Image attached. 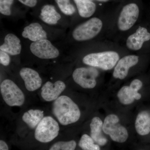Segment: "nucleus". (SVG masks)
I'll use <instances>...</instances> for the list:
<instances>
[{"label":"nucleus","mask_w":150,"mask_h":150,"mask_svg":"<svg viewBox=\"0 0 150 150\" xmlns=\"http://www.w3.org/2000/svg\"><path fill=\"white\" fill-rule=\"evenodd\" d=\"M103 123L99 117L95 116L92 118L89 127L90 136L95 142L100 146H103L107 144V139L102 133Z\"/></svg>","instance_id":"16"},{"label":"nucleus","mask_w":150,"mask_h":150,"mask_svg":"<svg viewBox=\"0 0 150 150\" xmlns=\"http://www.w3.org/2000/svg\"><path fill=\"white\" fill-rule=\"evenodd\" d=\"M150 40V33L146 28L140 26L136 32L129 35L126 41V47L132 51L142 48L145 42Z\"/></svg>","instance_id":"14"},{"label":"nucleus","mask_w":150,"mask_h":150,"mask_svg":"<svg viewBox=\"0 0 150 150\" xmlns=\"http://www.w3.org/2000/svg\"><path fill=\"white\" fill-rule=\"evenodd\" d=\"M46 105L49 112L64 131L78 123L82 116L79 106L67 91L54 102Z\"/></svg>","instance_id":"2"},{"label":"nucleus","mask_w":150,"mask_h":150,"mask_svg":"<svg viewBox=\"0 0 150 150\" xmlns=\"http://www.w3.org/2000/svg\"><path fill=\"white\" fill-rule=\"evenodd\" d=\"M19 74L23 81L27 94L30 97L37 95L43 84L39 73L32 68L23 67L20 70Z\"/></svg>","instance_id":"11"},{"label":"nucleus","mask_w":150,"mask_h":150,"mask_svg":"<svg viewBox=\"0 0 150 150\" xmlns=\"http://www.w3.org/2000/svg\"><path fill=\"white\" fill-rule=\"evenodd\" d=\"M140 13L139 5L137 1L126 2L121 8L117 20L118 29L126 31L131 29L137 22Z\"/></svg>","instance_id":"6"},{"label":"nucleus","mask_w":150,"mask_h":150,"mask_svg":"<svg viewBox=\"0 0 150 150\" xmlns=\"http://www.w3.org/2000/svg\"><path fill=\"white\" fill-rule=\"evenodd\" d=\"M103 131L109 136L112 141L117 143H124L129 137L127 129L121 125L118 116L114 114H109L105 118Z\"/></svg>","instance_id":"8"},{"label":"nucleus","mask_w":150,"mask_h":150,"mask_svg":"<svg viewBox=\"0 0 150 150\" xmlns=\"http://www.w3.org/2000/svg\"><path fill=\"white\" fill-rule=\"evenodd\" d=\"M78 146L82 150H100L99 145L95 142L90 135L87 134L82 135Z\"/></svg>","instance_id":"24"},{"label":"nucleus","mask_w":150,"mask_h":150,"mask_svg":"<svg viewBox=\"0 0 150 150\" xmlns=\"http://www.w3.org/2000/svg\"><path fill=\"white\" fill-rule=\"evenodd\" d=\"M139 62V56L135 55H127L119 59L114 67L113 77L124 79L128 76L130 68L137 65Z\"/></svg>","instance_id":"13"},{"label":"nucleus","mask_w":150,"mask_h":150,"mask_svg":"<svg viewBox=\"0 0 150 150\" xmlns=\"http://www.w3.org/2000/svg\"><path fill=\"white\" fill-rule=\"evenodd\" d=\"M60 11L67 16H72L76 13V8L73 0H54Z\"/></svg>","instance_id":"22"},{"label":"nucleus","mask_w":150,"mask_h":150,"mask_svg":"<svg viewBox=\"0 0 150 150\" xmlns=\"http://www.w3.org/2000/svg\"><path fill=\"white\" fill-rule=\"evenodd\" d=\"M62 135L58 139L52 142L50 144L46 146L45 147L38 150H76L77 146V143L76 140L61 139Z\"/></svg>","instance_id":"21"},{"label":"nucleus","mask_w":150,"mask_h":150,"mask_svg":"<svg viewBox=\"0 0 150 150\" xmlns=\"http://www.w3.org/2000/svg\"><path fill=\"white\" fill-rule=\"evenodd\" d=\"M79 15L83 18H88L93 15L97 9L94 0H73Z\"/></svg>","instance_id":"19"},{"label":"nucleus","mask_w":150,"mask_h":150,"mask_svg":"<svg viewBox=\"0 0 150 150\" xmlns=\"http://www.w3.org/2000/svg\"><path fill=\"white\" fill-rule=\"evenodd\" d=\"M0 93L5 109L8 112L7 116L12 120L13 110H16L18 115L30 104V96L25 91L10 79H5L1 82Z\"/></svg>","instance_id":"3"},{"label":"nucleus","mask_w":150,"mask_h":150,"mask_svg":"<svg viewBox=\"0 0 150 150\" xmlns=\"http://www.w3.org/2000/svg\"><path fill=\"white\" fill-rule=\"evenodd\" d=\"M135 129L139 135L146 136L150 133V115L143 111L137 115L135 123Z\"/></svg>","instance_id":"20"},{"label":"nucleus","mask_w":150,"mask_h":150,"mask_svg":"<svg viewBox=\"0 0 150 150\" xmlns=\"http://www.w3.org/2000/svg\"><path fill=\"white\" fill-rule=\"evenodd\" d=\"M142 86L143 83L142 81L138 79H136L132 81L130 83L129 86L133 92L135 100H139L142 98V95L138 92V91L142 88Z\"/></svg>","instance_id":"26"},{"label":"nucleus","mask_w":150,"mask_h":150,"mask_svg":"<svg viewBox=\"0 0 150 150\" xmlns=\"http://www.w3.org/2000/svg\"><path fill=\"white\" fill-rule=\"evenodd\" d=\"M67 89V85L64 81L61 80L54 82L48 81L43 83L37 95L41 102L49 104L61 96Z\"/></svg>","instance_id":"9"},{"label":"nucleus","mask_w":150,"mask_h":150,"mask_svg":"<svg viewBox=\"0 0 150 150\" xmlns=\"http://www.w3.org/2000/svg\"><path fill=\"white\" fill-rule=\"evenodd\" d=\"M49 112L47 105H29L23 110L13 120L14 136L18 142L26 138Z\"/></svg>","instance_id":"4"},{"label":"nucleus","mask_w":150,"mask_h":150,"mask_svg":"<svg viewBox=\"0 0 150 150\" xmlns=\"http://www.w3.org/2000/svg\"><path fill=\"white\" fill-rule=\"evenodd\" d=\"M65 131L50 112L42 119L35 129L23 140L18 142L24 148L40 149L58 139Z\"/></svg>","instance_id":"1"},{"label":"nucleus","mask_w":150,"mask_h":150,"mask_svg":"<svg viewBox=\"0 0 150 150\" xmlns=\"http://www.w3.org/2000/svg\"><path fill=\"white\" fill-rule=\"evenodd\" d=\"M14 2L15 0H0L1 13L6 16H10Z\"/></svg>","instance_id":"25"},{"label":"nucleus","mask_w":150,"mask_h":150,"mask_svg":"<svg viewBox=\"0 0 150 150\" xmlns=\"http://www.w3.org/2000/svg\"><path fill=\"white\" fill-rule=\"evenodd\" d=\"M117 97L119 101L125 105L131 104L135 100L130 86H124L119 90Z\"/></svg>","instance_id":"23"},{"label":"nucleus","mask_w":150,"mask_h":150,"mask_svg":"<svg viewBox=\"0 0 150 150\" xmlns=\"http://www.w3.org/2000/svg\"><path fill=\"white\" fill-rule=\"evenodd\" d=\"M30 48L32 54L40 59H54L59 55L58 48L47 39L33 42Z\"/></svg>","instance_id":"12"},{"label":"nucleus","mask_w":150,"mask_h":150,"mask_svg":"<svg viewBox=\"0 0 150 150\" xmlns=\"http://www.w3.org/2000/svg\"><path fill=\"white\" fill-rule=\"evenodd\" d=\"M0 150H9L8 144L3 139L0 140Z\"/></svg>","instance_id":"29"},{"label":"nucleus","mask_w":150,"mask_h":150,"mask_svg":"<svg viewBox=\"0 0 150 150\" xmlns=\"http://www.w3.org/2000/svg\"><path fill=\"white\" fill-rule=\"evenodd\" d=\"M17 1L23 5L31 8L35 7L38 3V0H17Z\"/></svg>","instance_id":"28"},{"label":"nucleus","mask_w":150,"mask_h":150,"mask_svg":"<svg viewBox=\"0 0 150 150\" xmlns=\"http://www.w3.org/2000/svg\"><path fill=\"white\" fill-rule=\"evenodd\" d=\"M103 25V23L100 19L92 18L75 28L72 32L73 38L77 41L91 40L99 34Z\"/></svg>","instance_id":"7"},{"label":"nucleus","mask_w":150,"mask_h":150,"mask_svg":"<svg viewBox=\"0 0 150 150\" xmlns=\"http://www.w3.org/2000/svg\"><path fill=\"white\" fill-rule=\"evenodd\" d=\"M11 58L8 54L5 52L0 51V63L4 67H8L10 64Z\"/></svg>","instance_id":"27"},{"label":"nucleus","mask_w":150,"mask_h":150,"mask_svg":"<svg viewBox=\"0 0 150 150\" xmlns=\"http://www.w3.org/2000/svg\"><path fill=\"white\" fill-rule=\"evenodd\" d=\"M39 16L42 21L49 25L57 24L62 18L56 6L51 4H45L41 6Z\"/></svg>","instance_id":"17"},{"label":"nucleus","mask_w":150,"mask_h":150,"mask_svg":"<svg viewBox=\"0 0 150 150\" xmlns=\"http://www.w3.org/2000/svg\"><path fill=\"white\" fill-rule=\"evenodd\" d=\"M95 1H96L99 2L101 3H106L110 1L111 0H94Z\"/></svg>","instance_id":"30"},{"label":"nucleus","mask_w":150,"mask_h":150,"mask_svg":"<svg viewBox=\"0 0 150 150\" xmlns=\"http://www.w3.org/2000/svg\"><path fill=\"white\" fill-rule=\"evenodd\" d=\"M23 37L33 42L47 39L46 31L38 23H33L25 27L22 33Z\"/></svg>","instance_id":"15"},{"label":"nucleus","mask_w":150,"mask_h":150,"mask_svg":"<svg viewBox=\"0 0 150 150\" xmlns=\"http://www.w3.org/2000/svg\"><path fill=\"white\" fill-rule=\"evenodd\" d=\"M99 72L96 68L89 67L76 68L72 73V77L74 82L85 89H92L97 84L96 78Z\"/></svg>","instance_id":"10"},{"label":"nucleus","mask_w":150,"mask_h":150,"mask_svg":"<svg viewBox=\"0 0 150 150\" xmlns=\"http://www.w3.org/2000/svg\"><path fill=\"white\" fill-rule=\"evenodd\" d=\"M119 59L118 52L107 51L87 54L83 59V62L89 67L108 71L114 68Z\"/></svg>","instance_id":"5"},{"label":"nucleus","mask_w":150,"mask_h":150,"mask_svg":"<svg viewBox=\"0 0 150 150\" xmlns=\"http://www.w3.org/2000/svg\"><path fill=\"white\" fill-rule=\"evenodd\" d=\"M21 45L19 38L12 33H8L4 38V42L0 46V50L12 56L20 54Z\"/></svg>","instance_id":"18"}]
</instances>
